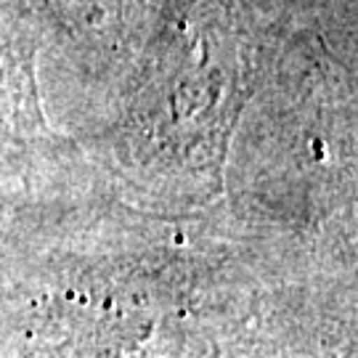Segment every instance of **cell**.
I'll list each match as a JSON object with an SVG mask.
<instances>
[{
  "label": "cell",
  "instance_id": "obj_4",
  "mask_svg": "<svg viewBox=\"0 0 358 358\" xmlns=\"http://www.w3.org/2000/svg\"><path fill=\"white\" fill-rule=\"evenodd\" d=\"M40 45L22 3L0 0V210L103 183L77 136L51 125L40 88Z\"/></svg>",
  "mask_w": 358,
  "mask_h": 358
},
{
  "label": "cell",
  "instance_id": "obj_1",
  "mask_svg": "<svg viewBox=\"0 0 358 358\" xmlns=\"http://www.w3.org/2000/svg\"><path fill=\"white\" fill-rule=\"evenodd\" d=\"M297 271L223 205L162 215L103 183L0 215V358H186Z\"/></svg>",
  "mask_w": 358,
  "mask_h": 358
},
{
  "label": "cell",
  "instance_id": "obj_2",
  "mask_svg": "<svg viewBox=\"0 0 358 358\" xmlns=\"http://www.w3.org/2000/svg\"><path fill=\"white\" fill-rule=\"evenodd\" d=\"M300 24L279 0H159L106 115L77 133L106 189L162 215L217 210L239 120Z\"/></svg>",
  "mask_w": 358,
  "mask_h": 358
},
{
  "label": "cell",
  "instance_id": "obj_5",
  "mask_svg": "<svg viewBox=\"0 0 358 358\" xmlns=\"http://www.w3.org/2000/svg\"><path fill=\"white\" fill-rule=\"evenodd\" d=\"M3 213H6V210H0V215H3Z\"/></svg>",
  "mask_w": 358,
  "mask_h": 358
},
{
  "label": "cell",
  "instance_id": "obj_3",
  "mask_svg": "<svg viewBox=\"0 0 358 358\" xmlns=\"http://www.w3.org/2000/svg\"><path fill=\"white\" fill-rule=\"evenodd\" d=\"M223 210L300 255L356 263V75L300 24L231 141Z\"/></svg>",
  "mask_w": 358,
  "mask_h": 358
}]
</instances>
